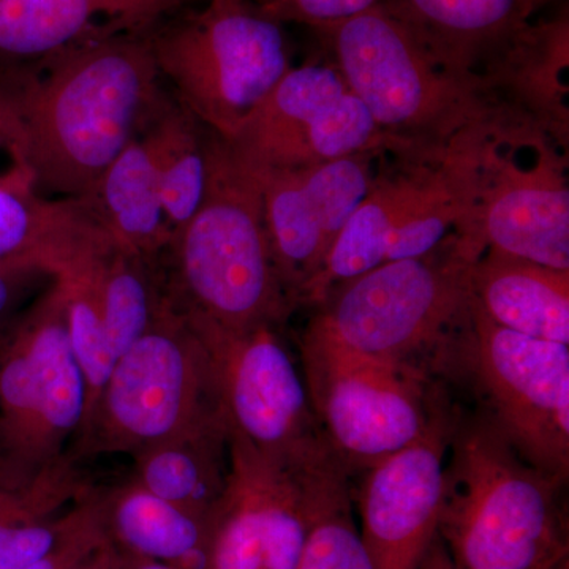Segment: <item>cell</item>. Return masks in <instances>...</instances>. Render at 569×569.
Wrapping results in <instances>:
<instances>
[{"instance_id":"1","label":"cell","mask_w":569,"mask_h":569,"mask_svg":"<svg viewBox=\"0 0 569 569\" xmlns=\"http://www.w3.org/2000/svg\"><path fill=\"white\" fill-rule=\"evenodd\" d=\"M167 96L148 32L86 40L22 67L0 80L17 129L13 167L40 193L88 200Z\"/></svg>"},{"instance_id":"2","label":"cell","mask_w":569,"mask_h":569,"mask_svg":"<svg viewBox=\"0 0 569 569\" xmlns=\"http://www.w3.org/2000/svg\"><path fill=\"white\" fill-rule=\"evenodd\" d=\"M162 264L171 305L222 328L283 329L296 310L272 257L260 181L211 130L203 200Z\"/></svg>"},{"instance_id":"3","label":"cell","mask_w":569,"mask_h":569,"mask_svg":"<svg viewBox=\"0 0 569 569\" xmlns=\"http://www.w3.org/2000/svg\"><path fill=\"white\" fill-rule=\"evenodd\" d=\"M565 482L477 413L452 410L438 537L458 569H557L567 561Z\"/></svg>"},{"instance_id":"4","label":"cell","mask_w":569,"mask_h":569,"mask_svg":"<svg viewBox=\"0 0 569 569\" xmlns=\"http://www.w3.org/2000/svg\"><path fill=\"white\" fill-rule=\"evenodd\" d=\"M317 32L396 153L443 157L473 134L518 122L490 99L478 74L459 77L438 66L383 7Z\"/></svg>"},{"instance_id":"5","label":"cell","mask_w":569,"mask_h":569,"mask_svg":"<svg viewBox=\"0 0 569 569\" xmlns=\"http://www.w3.org/2000/svg\"><path fill=\"white\" fill-rule=\"evenodd\" d=\"M520 455L560 481L569 473V346L490 321L473 302L429 356Z\"/></svg>"},{"instance_id":"6","label":"cell","mask_w":569,"mask_h":569,"mask_svg":"<svg viewBox=\"0 0 569 569\" xmlns=\"http://www.w3.org/2000/svg\"><path fill=\"white\" fill-rule=\"evenodd\" d=\"M88 406L61 279L0 335V481L31 485L73 462Z\"/></svg>"},{"instance_id":"7","label":"cell","mask_w":569,"mask_h":569,"mask_svg":"<svg viewBox=\"0 0 569 569\" xmlns=\"http://www.w3.org/2000/svg\"><path fill=\"white\" fill-rule=\"evenodd\" d=\"M455 153L467 187L456 233L479 252L498 250L569 271L568 152L511 122L475 134Z\"/></svg>"},{"instance_id":"8","label":"cell","mask_w":569,"mask_h":569,"mask_svg":"<svg viewBox=\"0 0 569 569\" xmlns=\"http://www.w3.org/2000/svg\"><path fill=\"white\" fill-rule=\"evenodd\" d=\"M173 97L206 129L231 140L291 69L282 26L250 0H208L148 31Z\"/></svg>"},{"instance_id":"9","label":"cell","mask_w":569,"mask_h":569,"mask_svg":"<svg viewBox=\"0 0 569 569\" xmlns=\"http://www.w3.org/2000/svg\"><path fill=\"white\" fill-rule=\"evenodd\" d=\"M211 358L170 298L160 316L118 359L80 436L73 462L142 449L222 417Z\"/></svg>"},{"instance_id":"10","label":"cell","mask_w":569,"mask_h":569,"mask_svg":"<svg viewBox=\"0 0 569 569\" xmlns=\"http://www.w3.org/2000/svg\"><path fill=\"white\" fill-rule=\"evenodd\" d=\"M481 253L455 231L432 252L336 284L307 325L358 353L418 367L466 316Z\"/></svg>"},{"instance_id":"11","label":"cell","mask_w":569,"mask_h":569,"mask_svg":"<svg viewBox=\"0 0 569 569\" xmlns=\"http://www.w3.org/2000/svg\"><path fill=\"white\" fill-rule=\"evenodd\" d=\"M298 347L313 413L348 473L410 447L448 408L418 367L358 353L310 325Z\"/></svg>"},{"instance_id":"12","label":"cell","mask_w":569,"mask_h":569,"mask_svg":"<svg viewBox=\"0 0 569 569\" xmlns=\"http://www.w3.org/2000/svg\"><path fill=\"white\" fill-rule=\"evenodd\" d=\"M387 153L323 269L307 288L302 306H317L336 284L377 266L432 252L462 222L467 189L455 152L391 153L389 164Z\"/></svg>"},{"instance_id":"13","label":"cell","mask_w":569,"mask_h":569,"mask_svg":"<svg viewBox=\"0 0 569 569\" xmlns=\"http://www.w3.org/2000/svg\"><path fill=\"white\" fill-rule=\"evenodd\" d=\"M211 358L224 418L266 460L295 467L332 451L321 432L302 369L282 328L233 331L179 310Z\"/></svg>"},{"instance_id":"14","label":"cell","mask_w":569,"mask_h":569,"mask_svg":"<svg viewBox=\"0 0 569 569\" xmlns=\"http://www.w3.org/2000/svg\"><path fill=\"white\" fill-rule=\"evenodd\" d=\"M230 142L253 171L301 170L362 152L396 153L335 66L291 67Z\"/></svg>"},{"instance_id":"15","label":"cell","mask_w":569,"mask_h":569,"mask_svg":"<svg viewBox=\"0 0 569 569\" xmlns=\"http://www.w3.org/2000/svg\"><path fill=\"white\" fill-rule=\"evenodd\" d=\"M362 152L301 170L253 171L277 271L296 309L366 197L380 157Z\"/></svg>"},{"instance_id":"16","label":"cell","mask_w":569,"mask_h":569,"mask_svg":"<svg viewBox=\"0 0 569 569\" xmlns=\"http://www.w3.org/2000/svg\"><path fill=\"white\" fill-rule=\"evenodd\" d=\"M452 410L410 447L367 470L362 539L376 569H419L438 538Z\"/></svg>"},{"instance_id":"17","label":"cell","mask_w":569,"mask_h":569,"mask_svg":"<svg viewBox=\"0 0 569 569\" xmlns=\"http://www.w3.org/2000/svg\"><path fill=\"white\" fill-rule=\"evenodd\" d=\"M114 246L91 201L50 200L18 167L0 176V264L36 266L69 279Z\"/></svg>"},{"instance_id":"18","label":"cell","mask_w":569,"mask_h":569,"mask_svg":"<svg viewBox=\"0 0 569 569\" xmlns=\"http://www.w3.org/2000/svg\"><path fill=\"white\" fill-rule=\"evenodd\" d=\"M569 11L533 20L479 67L490 99L509 118L569 151Z\"/></svg>"},{"instance_id":"19","label":"cell","mask_w":569,"mask_h":569,"mask_svg":"<svg viewBox=\"0 0 569 569\" xmlns=\"http://www.w3.org/2000/svg\"><path fill=\"white\" fill-rule=\"evenodd\" d=\"M189 0H0V61L39 62L99 37L148 32Z\"/></svg>"},{"instance_id":"20","label":"cell","mask_w":569,"mask_h":569,"mask_svg":"<svg viewBox=\"0 0 569 569\" xmlns=\"http://www.w3.org/2000/svg\"><path fill=\"white\" fill-rule=\"evenodd\" d=\"M557 0H380L391 17L451 73L475 77L481 63Z\"/></svg>"},{"instance_id":"21","label":"cell","mask_w":569,"mask_h":569,"mask_svg":"<svg viewBox=\"0 0 569 569\" xmlns=\"http://www.w3.org/2000/svg\"><path fill=\"white\" fill-rule=\"evenodd\" d=\"M470 299L501 328L569 346V271L486 249L471 266Z\"/></svg>"},{"instance_id":"22","label":"cell","mask_w":569,"mask_h":569,"mask_svg":"<svg viewBox=\"0 0 569 569\" xmlns=\"http://www.w3.org/2000/svg\"><path fill=\"white\" fill-rule=\"evenodd\" d=\"M132 459L130 477L142 488L198 518L211 519L231 479L227 418L209 419L142 449Z\"/></svg>"},{"instance_id":"23","label":"cell","mask_w":569,"mask_h":569,"mask_svg":"<svg viewBox=\"0 0 569 569\" xmlns=\"http://www.w3.org/2000/svg\"><path fill=\"white\" fill-rule=\"evenodd\" d=\"M108 539L121 556L203 569L211 519L198 518L149 492L132 477L99 488Z\"/></svg>"},{"instance_id":"24","label":"cell","mask_w":569,"mask_h":569,"mask_svg":"<svg viewBox=\"0 0 569 569\" xmlns=\"http://www.w3.org/2000/svg\"><path fill=\"white\" fill-rule=\"evenodd\" d=\"M88 200L116 246L149 260H162L173 231L142 133L108 167Z\"/></svg>"},{"instance_id":"25","label":"cell","mask_w":569,"mask_h":569,"mask_svg":"<svg viewBox=\"0 0 569 569\" xmlns=\"http://www.w3.org/2000/svg\"><path fill=\"white\" fill-rule=\"evenodd\" d=\"M92 489L77 462L31 485L0 481V569H22L44 556Z\"/></svg>"},{"instance_id":"26","label":"cell","mask_w":569,"mask_h":569,"mask_svg":"<svg viewBox=\"0 0 569 569\" xmlns=\"http://www.w3.org/2000/svg\"><path fill=\"white\" fill-rule=\"evenodd\" d=\"M307 531L296 569H376L356 526L350 473L335 452L301 468Z\"/></svg>"},{"instance_id":"27","label":"cell","mask_w":569,"mask_h":569,"mask_svg":"<svg viewBox=\"0 0 569 569\" xmlns=\"http://www.w3.org/2000/svg\"><path fill=\"white\" fill-rule=\"evenodd\" d=\"M208 134L209 129L171 96H167L142 132L173 234L192 219L203 200Z\"/></svg>"},{"instance_id":"28","label":"cell","mask_w":569,"mask_h":569,"mask_svg":"<svg viewBox=\"0 0 569 569\" xmlns=\"http://www.w3.org/2000/svg\"><path fill=\"white\" fill-rule=\"evenodd\" d=\"M100 318L116 358H121L168 305L162 260L114 246L89 269Z\"/></svg>"},{"instance_id":"29","label":"cell","mask_w":569,"mask_h":569,"mask_svg":"<svg viewBox=\"0 0 569 569\" xmlns=\"http://www.w3.org/2000/svg\"><path fill=\"white\" fill-rule=\"evenodd\" d=\"M231 479L212 515L203 569H268V526L252 447L230 430Z\"/></svg>"},{"instance_id":"30","label":"cell","mask_w":569,"mask_h":569,"mask_svg":"<svg viewBox=\"0 0 569 569\" xmlns=\"http://www.w3.org/2000/svg\"><path fill=\"white\" fill-rule=\"evenodd\" d=\"M108 541L99 488L93 486L91 492L78 501L69 529L63 531L58 542L44 556L22 569H70Z\"/></svg>"},{"instance_id":"31","label":"cell","mask_w":569,"mask_h":569,"mask_svg":"<svg viewBox=\"0 0 569 569\" xmlns=\"http://www.w3.org/2000/svg\"><path fill=\"white\" fill-rule=\"evenodd\" d=\"M268 20L284 24L309 26L318 29L337 24L356 14L373 9L380 0H250Z\"/></svg>"},{"instance_id":"32","label":"cell","mask_w":569,"mask_h":569,"mask_svg":"<svg viewBox=\"0 0 569 569\" xmlns=\"http://www.w3.org/2000/svg\"><path fill=\"white\" fill-rule=\"evenodd\" d=\"M59 279L36 266L0 264V335Z\"/></svg>"},{"instance_id":"33","label":"cell","mask_w":569,"mask_h":569,"mask_svg":"<svg viewBox=\"0 0 569 569\" xmlns=\"http://www.w3.org/2000/svg\"><path fill=\"white\" fill-rule=\"evenodd\" d=\"M119 559H121V556H119L118 550L111 545V541H108L70 569H114Z\"/></svg>"},{"instance_id":"34","label":"cell","mask_w":569,"mask_h":569,"mask_svg":"<svg viewBox=\"0 0 569 569\" xmlns=\"http://www.w3.org/2000/svg\"><path fill=\"white\" fill-rule=\"evenodd\" d=\"M419 569H458L452 563L451 557H449L447 548H445L441 539H436L433 545L430 546L429 552H427L425 561H422Z\"/></svg>"},{"instance_id":"35","label":"cell","mask_w":569,"mask_h":569,"mask_svg":"<svg viewBox=\"0 0 569 569\" xmlns=\"http://www.w3.org/2000/svg\"><path fill=\"white\" fill-rule=\"evenodd\" d=\"M14 141H17V129H14L13 118L6 104L0 100V148L7 152H13Z\"/></svg>"},{"instance_id":"36","label":"cell","mask_w":569,"mask_h":569,"mask_svg":"<svg viewBox=\"0 0 569 569\" xmlns=\"http://www.w3.org/2000/svg\"><path fill=\"white\" fill-rule=\"evenodd\" d=\"M121 569H181L173 565L160 563V561L134 559V557L121 556Z\"/></svg>"},{"instance_id":"37","label":"cell","mask_w":569,"mask_h":569,"mask_svg":"<svg viewBox=\"0 0 569 569\" xmlns=\"http://www.w3.org/2000/svg\"><path fill=\"white\" fill-rule=\"evenodd\" d=\"M557 569H568V561H565V563L560 565V567Z\"/></svg>"},{"instance_id":"38","label":"cell","mask_w":569,"mask_h":569,"mask_svg":"<svg viewBox=\"0 0 569 569\" xmlns=\"http://www.w3.org/2000/svg\"><path fill=\"white\" fill-rule=\"evenodd\" d=\"M119 556H121V553H119ZM114 569H121V559H119V563L116 565Z\"/></svg>"}]
</instances>
